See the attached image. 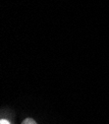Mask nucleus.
<instances>
[{
    "label": "nucleus",
    "instance_id": "obj_1",
    "mask_svg": "<svg viewBox=\"0 0 109 124\" xmlns=\"http://www.w3.org/2000/svg\"><path fill=\"white\" fill-rule=\"evenodd\" d=\"M22 124H36V122L34 119H32V118H26L22 122Z\"/></svg>",
    "mask_w": 109,
    "mask_h": 124
},
{
    "label": "nucleus",
    "instance_id": "obj_2",
    "mask_svg": "<svg viewBox=\"0 0 109 124\" xmlns=\"http://www.w3.org/2000/svg\"><path fill=\"white\" fill-rule=\"evenodd\" d=\"M0 124H10V123L6 119H1V120H0Z\"/></svg>",
    "mask_w": 109,
    "mask_h": 124
}]
</instances>
